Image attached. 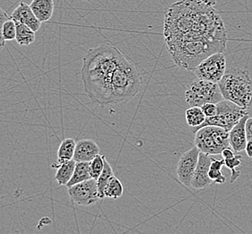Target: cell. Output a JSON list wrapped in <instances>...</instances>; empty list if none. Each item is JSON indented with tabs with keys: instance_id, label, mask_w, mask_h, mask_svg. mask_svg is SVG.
<instances>
[{
	"instance_id": "1",
	"label": "cell",
	"mask_w": 252,
	"mask_h": 234,
	"mask_svg": "<svg viewBox=\"0 0 252 234\" xmlns=\"http://www.w3.org/2000/svg\"><path fill=\"white\" fill-rule=\"evenodd\" d=\"M217 0H181L165 12V41L211 38L228 41L227 31L216 10Z\"/></svg>"
},
{
	"instance_id": "2",
	"label": "cell",
	"mask_w": 252,
	"mask_h": 234,
	"mask_svg": "<svg viewBox=\"0 0 252 234\" xmlns=\"http://www.w3.org/2000/svg\"><path fill=\"white\" fill-rule=\"evenodd\" d=\"M125 56L109 42L86 51L81 74L86 95L94 102L102 107L110 105L111 81L117 67Z\"/></svg>"
},
{
	"instance_id": "3",
	"label": "cell",
	"mask_w": 252,
	"mask_h": 234,
	"mask_svg": "<svg viewBox=\"0 0 252 234\" xmlns=\"http://www.w3.org/2000/svg\"><path fill=\"white\" fill-rule=\"evenodd\" d=\"M165 42L167 51L175 64L186 71H193L207 57L224 51L227 44V41L211 38H191Z\"/></svg>"
},
{
	"instance_id": "4",
	"label": "cell",
	"mask_w": 252,
	"mask_h": 234,
	"mask_svg": "<svg viewBox=\"0 0 252 234\" xmlns=\"http://www.w3.org/2000/svg\"><path fill=\"white\" fill-rule=\"evenodd\" d=\"M142 87V76L136 64L125 56L117 67L112 78L110 105L127 102L136 97Z\"/></svg>"
},
{
	"instance_id": "5",
	"label": "cell",
	"mask_w": 252,
	"mask_h": 234,
	"mask_svg": "<svg viewBox=\"0 0 252 234\" xmlns=\"http://www.w3.org/2000/svg\"><path fill=\"white\" fill-rule=\"evenodd\" d=\"M223 99L248 109L252 106V80L247 70L230 68L218 83Z\"/></svg>"
},
{
	"instance_id": "6",
	"label": "cell",
	"mask_w": 252,
	"mask_h": 234,
	"mask_svg": "<svg viewBox=\"0 0 252 234\" xmlns=\"http://www.w3.org/2000/svg\"><path fill=\"white\" fill-rule=\"evenodd\" d=\"M195 133V146L201 153L218 155L224 149L230 147L229 132L223 128L208 125L199 128Z\"/></svg>"
},
{
	"instance_id": "7",
	"label": "cell",
	"mask_w": 252,
	"mask_h": 234,
	"mask_svg": "<svg viewBox=\"0 0 252 234\" xmlns=\"http://www.w3.org/2000/svg\"><path fill=\"white\" fill-rule=\"evenodd\" d=\"M186 102L191 107H200L207 103L217 104L223 99L218 83L196 78L189 82L185 92Z\"/></svg>"
},
{
	"instance_id": "8",
	"label": "cell",
	"mask_w": 252,
	"mask_h": 234,
	"mask_svg": "<svg viewBox=\"0 0 252 234\" xmlns=\"http://www.w3.org/2000/svg\"><path fill=\"white\" fill-rule=\"evenodd\" d=\"M217 112L216 116L207 118L200 128L215 125L223 128L230 132L242 117L249 114L247 109H244L235 103L227 99H222V101L217 103Z\"/></svg>"
},
{
	"instance_id": "9",
	"label": "cell",
	"mask_w": 252,
	"mask_h": 234,
	"mask_svg": "<svg viewBox=\"0 0 252 234\" xmlns=\"http://www.w3.org/2000/svg\"><path fill=\"white\" fill-rule=\"evenodd\" d=\"M226 72V59L223 51L216 52L197 65L193 72L197 78L219 83Z\"/></svg>"
},
{
	"instance_id": "10",
	"label": "cell",
	"mask_w": 252,
	"mask_h": 234,
	"mask_svg": "<svg viewBox=\"0 0 252 234\" xmlns=\"http://www.w3.org/2000/svg\"><path fill=\"white\" fill-rule=\"evenodd\" d=\"M68 195L75 204L82 206H89L95 204L98 200L101 199L97 181L94 178L68 188Z\"/></svg>"
},
{
	"instance_id": "11",
	"label": "cell",
	"mask_w": 252,
	"mask_h": 234,
	"mask_svg": "<svg viewBox=\"0 0 252 234\" xmlns=\"http://www.w3.org/2000/svg\"><path fill=\"white\" fill-rule=\"evenodd\" d=\"M200 151L197 146L183 153L177 165V176L181 183L185 187H191V181L197 168Z\"/></svg>"
},
{
	"instance_id": "12",
	"label": "cell",
	"mask_w": 252,
	"mask_h": 234,
	"mask_svg": "<svg viewBox=\"0 0 252 234\" xmlns=\"http://www.w3.org/2000/svg\"><path fill=\"white\" fill-rule=\"evenodd\" d=\"M211 161L212 157L209 154L200 152L197 168L192 178L191 187L193 189L197 190L207 189L213 183L208 175Z\"/></svg>"
},
{
	"instance_id": "13",
	"label": "cell",
	"mask_w": 252,
	"mask_h": 234,
	"mask_svg": "<svg viewBox=\"0 0 252 234\" xmlns=\"http://www.w3.org/2000/svg\"><path fill=\"white\" fill-rule=\"evenodd\" d=\"M249 117V114L242 117L229 132V143L235 153H241L242 151H245L248 142L246 122Z\"/></svg>"
},
{
	"instance_id": "14",
	"label": "cell",
	"mask_w": 252,
	"mask_h": 234,
	"mask_svg": "<svg viewBox=\"0 0 252 234\" xmlns=\"http://www.w3.org/2000/svg\"><path fill=\"white\" fill-rule=\"evenodd\" d=\"M10 16L15 22L25 24L35 33L40 30L41 22L36 17L34 13L31 8L30 5L26 4V2H21L19 5L13 11Z\"/></svg>"
},
{
	"instance_id": "15",
	"label": "cell",
	"mask_w": 252,
	"mask_h": 234,
	"mask_svg": "<svg viewBox=\"0 0 252 234\" xmlns=\"http://www.w3.org/2000/svg\"><path fill=\"white\" fill-rule=\"evenodd\" d=\"M100 147L94 140L83 139L76 143V150L74 154V159L78 161L90 162L96 156L100 154Z\"/></svg>"
},
{
	"instance_id": "16",
	"label": "cell",
	"mask_w": 252,
	"mask_h": 234,
	"mask_svg": "<svg viewBox=\"0 0 252 234\" xmlns=\"http://www.w3.org/2000/svg\"><path fill=\"white\" fill-rule=\"evenodd\" d=\"M30 6L36 17L41 23H45L51 20L54 13L55 4L53 0H32Z\"/></svg>"
},
{
	"instance_id": "17",
	"label": "cell",
	"mask_w": 252,
	"mask_h": 234,
	"mask_svg": "<svg viewBox=\"0 0 252 234\" xmlns=\"http://www.w3.org/2000/svg\"><path fill=\"white\" fill-rule=\"evenodd\" d=\"M76 143L72 138H66L62 141L59 150H58V159L56 164H53L52 167L58 168L63 163L67 162L74 158L75 150H76Z\"/></svg>"
},
{
	"instance_id": "18",
	"label": "cell",
	"mask_w": 252,
	"mask_h": 234,
	"mask_svg": "<svg viewBox=\"0 0 252 234\" xmlns=\"http://www.w3.org/2000/svg\"><path fill=\"white\" fill-rule=\"evenodd\" d=\"M206 119L207 117L200 107H191L186 110L187 123L189 127H191V132L194 133L200 128Z\"/></svg>"
},
{
	"instance_id": "19",
	"label": "cell",
	"mask_w": 252,
	"mask_h": 234,
	"mask_svg": "<svg viewBox=\"0 0 252 234\" xmlns=\"http://www.w3.org/2000/svg\"><path fill=\"white\" fill-rule=\"evenodd\" d=\"M92 178L90 174V162L88 161H78L76 162V167L73 176L71 178L70 181L67 183L66 187L70 188L74 185L81 183L83 181H86Z\"/></svg>"
},
{
	"instance_id": "20",
	"label": "cell",
	"mask_w": 252,
	"mask_h": 234,
	"mask_svg": "<svg viewBox=\"0 0 252 234\" xmlns=\"http://www.w3.org/2000/svg\"><path fill=\"white\" fill-rule=\"evenodd\" d=\"M76 161L73 158L69 161L61 164L57 168L56 172V181L60 186H66L67 183L70 181L71 178L74 173L75 167H76Z\"/></svg>"
},
{
	"instance_id": "21",
	"label": "cell",
	"mask_w": 252,
	"mask_h": 234,
	"mask_svg": "<svg viewBox=\"0 0 252 234\" xmlns=\"http://www.w3.org/2000/svg\"><path fill=\"white\" fill-rule=\"evenodd\" d=\"M16 24V36L15 41L21 46H29L35 41V32L32 30L29 26L19 22Z\"/></svg>"
},
{
	"instance_id": "22",
	"label": "cell",
	"mask_w": 252,
	"mask_h": 234,
	"mask_svg": "<svg viewBox=\"0 0 252 234\" xmlns=\"http://www.w3.org/2000/svg\"><path fill=\"white\" fill-rule=\"evenodd\" d=\"M124 193L123 185L119 178L113 176L107 183L104 189V196L108 198L118 199L121 197Z\"/></svg>"
},
{
	"instance_id": "23",
	"label": "cell",
	"mask_w": 252,
	"mask_h": 234,
	"mask_svg": "<svg viewBox=\"0 0 252 234\" xmlns=\"http://www.w3.org/2000/svg\"><path fill=\"white\" fill-rule=\"evenodd\" d=\"M114 176L113 170L111 168V164L107 160L106 157L104 158V167L101 171L100 177L96 180L97 181V186H98V191L100 195V198L103 199L104 196V189L106 187L107 183L109 180Z\"/></svg>"
},
{
	"instance_id": "24",
	"label": "cell",
	"mask_w": 252,
	"mask_h": 234,
	"mask_svg": "<svg viewBox=\"0 0 252 234\" xmlns=\"http://www.w3.org/2000/svg\"><path fill=\"white\" fill-rule=\"evenodd\" d=\"M242 159V155L237 154V153L232 158L224 159V166L232 171V177H231V182L232 183L234 182L241 175V172H240V170H238L237 168L241 166Z\"/></svg>"
},
{
	"instance_id": "25",
	"label": "cell",
	"mask_w": 252,
	"mask_h": 234,
	"mask_svg": "<svg viewBox=\"0 0 252 234\" xmlns=\"http://www.w3.org/2000/svg\"><path fill=\"white\" fill-rule=\"evenodd\" d=\"M104 155H98L93 160L90 161V174H91L92 178L97 180L100 177L101 171L104 167Z\"/></svg>"
},
{
	"instance_id": "26",
	"label": "cell",
	"mask_w": 252,
	"mask_h": 234,
	"mask_svg": "<svg viewBox=\"0 0 252 234\" xmlns=\"http://www.w3.org/2000/svg\"><path fill=\"white\" fill-rule=\"evenodd\" d=\"M2 36L5 41H11L15 40L16 36V24L12 18L6 21L2 28Z\"/></svg>"
},
{
	"instance_id": "27",
	"label": "cell",
	"mask_w": 252,
	"mask_h": 234,
	"mask_svg": "<svg viewBox=\"0 0 252 234\" xmlns=\"http://www.w3.org/2000/svg\"><path fill=\"white\" fill-rule=\"evenodd\" d=\"M209 178H211L213 182H216L217 184H222L226 182V177L222 173V169H214V168H210L209 169Z\"/></svg>"
},
{
	"instance_id": "28",
	"label": "cell",
	"mask_w": 252,
	"mask_h": 234,
	"mask_svg": "<svg viewBox=\"0 0 252 234\" xmlns=\"http://www.w3.org/2000/svg\"><path fill=\"white\" fill-rule=\"evenodd\" d=\"M201 108L202 111L204 112L207 118L216 116V114H217V104H214V103H207V104H205V105L202 106Z\"/></svg>"
},
{
	"instance_id": "29",
	"label": "cell",
	"mask_w": 252,
	"mask_h": 234,
	"mask_svg": "<svg viewBox=\"0 0 252 234\" xmlns=\"http://www.w3.org/2000/svg\"><path fill=\"white\" fill-rule=\"evenodd\" d=\"M9 19H11L10 15H8L4 9H2L0 7V42L4 46H5V41H4L3 36H2V28H3V26H4L5 22L9 20Z\"/></svg>"
},
{
	"instance_id": "30",
	"label": "cell",
	"mask_w": 252,
	"mask_h": 234,
	"mask_svg": "<svg viewBox=\"0 0 252 234\" xmlns=\"http://www.w3.org/2000/svg\"><path fill=\"white\" fill-rule=\"evenodd\" d=\"M236 153H235V152L232 150V148L230 146V147L224 149V150L222 151V153H221V155L222 156V158L225 159V158H232Z\"/></svg>"
},
{
	"instance_id": "31",
	"label": "cell",
	"mask_w": 252,
	"mask_h": 234,
	"mask_svg": "<svg viewBox=\"0 0 252 234\" xmlns=\"http://www.w3.org/2000/svg\"><path fill=\"white\" fill-rule=\"evenodd\" d=\"M246 133L248 140H252V117H249L246 122Z\"/></svg>"
},
{
	"instance_id": "32",
	"label": "cell",
	"mask_w": 252,
	"mask_h": 234,
	"mask_svg": "<svg viewBox=\"0 0 252 234\" xmlns=\"http://www.w3.org/2000/svg\"><path fill=\"white\" fill-rule=\"evenodd\" d=\"M245 152H246V154L249 158H252V140H248Z\"/></svg>"
},
{
	"instance_id": "33",
	"label": "cell",
	"mask_w": 252,
	"mask_h": 234,
	"mask_svg": "<svg viewBox=\"0 0 252 234\" xmlns=\"http://www.w3.org/2000/svg\"><path fill=\"white\" fill-rule=\"evenodd\" d=\"M4 47H5V46L3 45V44L0 42V51H1V50H2Z\"/></svg>"
}]
</instances>
